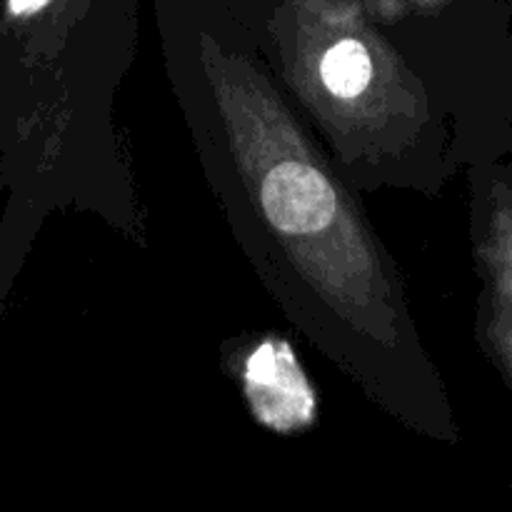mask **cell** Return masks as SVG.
Instances as JSON below:
<instances>
[{"mask_svg":"<svg viewBox=\"0 0 512 512\" xmlns=\"http://www.w3.org/2000/svg\"><path fill=\"white\" fill-rule=\"evenodd\" d=\"M55 3L58 0H5V10H8V15L13 20H30L43 15Z\"/></svg>","mask_w":512,"mask_h":512,"instance_id":"obj_3","label":"cell"},{"mask_svg":"<svg viewBox=\"0 0 512 512\" xmlns=\"http://www.w3.org/2000/svg\"><path fill=\"white\" fill-rule=\"evenodd\" d=\"M510 345H512V335H510Z\"/></svg>","mask_w":512,"mask_h":512,"instance_id":"obj_4","label":"cell"},{"mask_svg":"<svg viewBox=\"0 0 512 512\" xmlns=\"http://www.w3.org/2000/svg\"><path fill=\"white\" fill-rule=\"evenodd\" d=\"M290 80L333 133L378 135L418 118V88L353 0H283Z\"/></svg>","mask_w":512,"mask_h":512,"instance_id":"obj_2","label":"cell"},{"mask_svg":"<svg viewBox=\"0 0 512 512\" xmlns=\"http://www.w3.org/2000/svg\"><path fill=\"white\" fill-rule=\"evenodd\" d=\"M200 60L245 185L295 268L340 318L395 348V290L345 190L253 65L210 38Z\"/></svg>","mask_w":512,"mask_h":512,"instance_id":"obj_1","label":"cell"}]
</instances>
